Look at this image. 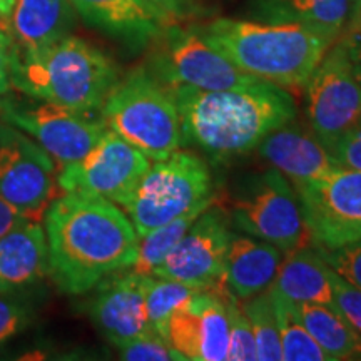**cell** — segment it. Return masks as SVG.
<instances>
[{"instance_id": "7a4b0ae2", "label": "cell", "mask_w": 361, "mask_h": 361, "mask_svg": "<svg viewBox=\"0 0 361 361\" xmlns=\"http://www.w3.org/2000/svg\"><path fill=\"white\" fill-rule=\"evenodd\" d=\"M169 89L178 102L183 142L214 161L246 154L274 129L296 119L290 90L266 80L221 90Z\"/></svg>"}, {"instance_id": "3957f363", "label": "cell", "mask_w": 361, "mask_h": 361, "mask_svg": "<svg viewBox=\"0 0 361 361\" xmlns=\"http://www.w3.org/2000/svg\"><path fill=\"white\" fill-rule=\"evenodd\" d=\"M194 29L238 69L286 90L303 89L333 45L300 24L221 17Z\"/></svg>"}, {"instance_id": "ab89813d", "label": "cell", "mask_w": 361, "mask_h": 361, "mask_svg": "<svg viewBox=\"0 0 361 361\" xmlns=\"http://www.w3.org/2000/svg\"><path fill=\"white\" fill-rule=\"evenodd\" d=\"M0 29L4 30V24H2V19H0Z\"/></svg>"}, {"instance_id": "ffe728a7", "label": "cell", "mask_w": 361, "mask_h": 361, "mask_svg": "<svg viewBox=\"0 0 361 361\" xmlns=\"http://www.w3.org/2000/svg\"><path fill=\"white\" fill-rule=\"evenodd\" d=\"M283 258L284 252L268 241L231 233L224 264L226 286L238 300H250L269 290Z\"/></svg>"}, {"instance_id": "cb8c5ba5", "label": "cell", "mask_w": 361, "mask_h": 361, "mask_svg": "<svg viewBox=\"0 0 361 361\" xmlns=\"http://www.w3.org/2000/svg\"><path fill=\"white\" fill-rule=\"evenodd\" d=\"M305 328L329 361L361 358V335L333 306L296 305Z\"/></svg>"}, {"instance_id": "484cf974", "label": "cell", "mask_w": 361, "mask_h": 361, "mask_svg": "<svg viewBox=\"0 0 361 361\" xmlns=\"http://www.w3.org/2000/svg\"><path fill=\"white\" fill-rule=\"evenodd\" d=\"M197 291L201 290L174 279L144 276V306L149 326L168 340V326L173 314Z\"/></svg>"}, {"instance_id": "1f68e13d", "label": "cell", "mask_w": 361, "mask_h": 361, "mask_svg": "<svg viewBox=\"0 0 361 361\" xmlns=\"http://www.w3.org/2000/svg\"><path fill=\"white\" fill-rule=\"evenodd\" d=\"M329 268L361 290V239L333 250L316 247Z\"/></svg>"}, {"instance_id": "d6a6232c", "label": "cell", "mask_w": 361, "mask_h": 361, "mask_svg": "<svg viewBox=\"0 0 361 361\" xmlns=\"http://www.w3.org/2000/svg\"><path fill=\"white\" fill-rule=\"evenodd\" d=\"M333 308L361 335V290L329 268Z\"/></svg>"}, {"instance_id": "e0dca14e", "label": "cell", "mask_w": 361, "mask_h": 361, "mask_svg": "<svg viewBox=\"0 0 361 361\" xmlns=\"http://www.w3.org/2000/svg\"><path fill=\"white\" fill-rule=\"evenodd\" d=\"M252 20L300 24L333 44L361 29V0H250Z\"/></svg>"}, {"instance_id": "74e56055", "label": "cell", "mask_w": 361, "mask_h": 361, "mask_svg": "<svg viewBox=\"0 0 361 361\" xmlns=\"http://www.w3.org/2000/svg\"><path fill=\"white\" fill-rule=\"evenodd\" d=\"M147 2L154 6L161 13H164L169 20L188 11L191 6V0H147Z\"/></svg>"}, {"instance_id": "7402d4cb", "label": "cell", "mask_w": 361, "mask_h": 361, "mask_svg": "<svg viewBox=\"0 0 361 361\" xmlns=\"http://www.w3.org/2000/svg\"><path fill=\"white\" fill-rule=\"evenodd\" d=\"M72 0H16L8 35L19 52H37L69 35L74 25Z\"/></svg>"}, {"instance_id": "6da1fadb", "label": "cell", "mask_w": 361, "mask_h": 361, "mask_svg": "<svg viewBox=\"0 0 361 361\" xmlns=\"http://www.w3.org/2000/svg\"><path fill=\"white\" fill-rule=\"evenodd\" d=\"M49 274L67 295H84L137 258L139 236L128 214L96 196L66 192L44 213Z\"/></svg>"}, {"instance_id": "9c48e42d", "label": "cell", "mask_w": 361, "mask_h": 361, "mask_svg": "<svg viewBox=\"0 0 361 361\" xmlns=\"http://www.w3.org/2000/svg\"><path fill=\"white\" fill-rule=\"evenodd\" d=\"M303 89L310 129L328 149L361 123V82L343 40L328 49Z\"/></svg>"}, {"instance_id": "603a6c76", "label": "cell", "mask_w": 361, "mask_h": 361, "mask_svg": "<svg viewBox=\"0 0 361 361\" xmlns=\"http://www.w3.org/2000/svg\"><path fill=\"white\" fill-rule=\"evenodd\" d=\"M269 290L296 305L333 306L329 266L324 263L314 246H306L291 255H284Z\"/></svg>"}, {"instance_id": "30bf717a", "label": "cell", "mask_w": 361, "mask_h": 361, "mask_svg": "<svg viewBox=\"0 0 361 361\" xmlns=\"http://www.w3.org/2000/svg\"><path fill=\"white\" fill-rule=\"evenodd\" d=\"M0 116L52 157L57 171L82 159L107 130L101 112H82L54 102L25 106L0 99Z\"/></svg>"}, {"instance_id": "d590c367", "label": "cell", "mask_w": 361, "mask_h": 361, "mask_svg": "<svg viewBox=\"0 0 361 361\" xmlns=\"http://www.w3.org/2000/svg\"><path fill=\"white\" fill-rule=\"evenodd\" d=\"M27 221L30 219H27L19 209H16L12 204H8V202L0 196V238L6 236L7 233L19 228V226L27 223Z\"/></svg>"}, {"instance_id": "d4e9b609", "label": "cell", "mask_w": 361, "mask_h": 361, "mask_svg": "<svg viewBox=\"0 0 361 361\" xmlns=\"http://www.w3.org/2000/svg\"><path fill=\"white\" fill-rule=\"evenodd\" d=\"M271 291V290H269ZM276 311L279 343L284 361H329L314 338L305 328L298 306L286 298L271 291Z\"/></svg>"}, {"instance_id": "4316f807", "label": "cell", "mask_w": 361, "mask_h": 361, "mask_svg": "<svg viewBox=\"0 0 361 361\" xmlns=\"http://www.w3.org/2000/svg\"><path fill=\"white\" fill-rule=\"evenodd\" d=\"M209 206L196 207V209L189 211V213L180 216V218L161 226V228L154 229V231L146 234V236L139 238L137 258H135L129 269L137 274H142V276H151L152 271L178 246V243L188 233V229L197 219V216Z\"/></svg>"}, {"instance_id": "4dcf8cb0", "label": "cell", "mask_w": 361, "mask_h": 361, "mask_svg": "<svg viewBox=\"0 0 361 361\" xmlns=\"http://www.w3.org/2000/svg\"><path fill=\"white\" fill-rule=\"evenodd\" d=\"M32 322V310L17 293H0V346L20 335Z\"/></svg>"}, {"instance_id": "5b68a950", "label": "cell", "mask_w": 361, "mask_h": 361, "mask_svg": "<svg viewBox=\"0 0 361 361\" xmlns=\"http://www.w3.org/2000/svg\"><path fill=\"white\" fill-rule=\"evenodd\" d=\"M101 116L107 128L151 161L164 159L184 144L173 90L144 67L117 80Z\"/></svg>"}, {"instance_id": "f1b7e54d", "label": "cell", "mask_w": 361, "mask_h": 361, "mask_svg": "<svg viewBox=\"0 0 361 361\" xmlns=\"http://www.w3.org/2000/svg\"><path fill=\"white\" fill-rule=\"evenodd\" d=\"M229 326V351L228 360L231 361H255L258 360L256 341L252 335L250 319L243 310L241 300H238L231 291L223 295Z\"/></svg>"}, {"instance_id": "8d00e7d4", "label": "cell", "mask_w": 361, "mask_h": 361, "mask_svg": "<svg viewBox=\"0 0 361 361\" xmlns=\"http://www.w3.org/2000/svg\"><path fill=\"white\" fill-rule=\"evenodd\" d=\"M345 42L346 52H348V57L351 61V66H353V71L356 78L361 82V29L356 30V32L350 34L348 37L341 39Z\"/></svg>"}, {"instance_id": "52a82bcc", "label": "cell", "mask_w": 361, "mask_h": 361, "mask_svg": "<svg viewBox=\"0 0 361 361\" xmlns=\"http://www.w3.org/2000/svg\"><path fill=\"white\" fill-rule=\"evenodd\" d=\"M231 219L239 231L271 243L284 255L311 246L296 189L274 168L243 186L233 201Z\"/></svg>"}, {"instance_id": "44dd1931", "label": "cell", "mask_w": 361, "mask_h": 361, "mask_svg": "<svg viewBox=\"0 0 361 361\" xmlns=\"http://www.w3.org/2000/svg\"><path fill=\"white\" fill-rule=\"evenodd\" d=\"M49 274L45 231L37 221H27L0 238V293H17Z\"/></svg>"}, {"instance_id": "8992f818", "label": "cell", "mask_w": 361, "mask_h": 361, "mask_svg": "<svg viewBox=\"0 0 361 361\" xmlns=\"http://www.w3.org/2000/svg\"><path fill=\"white\" fill-rule=\"evenodd\" d=\"M213 176L204 159L178 149L149 166L123 207L142 238L196 207L213 204Z\"/></svg>"}, {"instance_id": "7c38bea8", "label": "cell", "mask_w": 361, "mask_h": 361, "mask_svg": "<svg viewBox=\"0 0 361 361\" xmlns=\"http://www.w3.org/2000/svg\"><path fill=\"white\" fill-rule=\"evenodd\" d=\"M149 166V157L107 128L82 159L59 171L57 184L64 192L104 197L123 207Z\"/></svg>"}, {"instance_id": "ac0fdd59", "label": "cell", "mask_w": 361, "mask_h": 361, "mask_svg": "<svg viewBox=\"0 0 361 361\" xmlns=\"http://www.w3.org/2000/svg\"><path fill=\"white\" fill-rule=\"evenodd\" d=\"M256 149L295 188L341 168L313 130L295 124V119L269 133Z\"/></svg>"}, {"instance_id": "e575fe53", "label": "cell", "mask_w": 361, "mask_h": 361, "mask_svg": "<svg viewBox=\"0 0 361 361\" xmlns=\"http://www.w3.org/2000/svg\"><path fill=\"white\" fill-rule=\"evenodd\" d=\"M11 35L0 29V99L6 96L8 87H11Z\"/></svg>"}, {"instance_id": "4fadbf2b", "label": "cell", "mask_w": 361, "mask_h": 361, "mask_svg": "<svg viewBox=\"0 0 361 361\" xmlns=\"http://www.w3.org/2000/svg\"><path fill=\"white\" fill-rule=\"evenodd\" d=\"M56 162L30 135L0 124V196L27 219L39 221L54 200Z\"/></svg>"}, {"instance_id": "d6986e66", "label": "cell", "mask_w": 361, "mask_h": 361, "mask_svg": "<svg viewBox=\"0 0 361 361\" xmlns=\"http://www.w3.org/2000/svg\"><path fill=\"white\" fill-rule=\"evenodd\" d=\"M87 24L130 44L154 40L169 19L147 0H72Z\"/></svg>"}, {"instance_id": "5bb4252c", "label": "cell", "mask_w": 361, "mask_h": 361, "mask_svg": "<svg viewBox=\"0 0 361 361\" xmlns=\"http://www.w3.org/2000/svg\"><path fill=\"white\" fill-rule=\"evenodd\" d=\"M229 236L231 231L224 214L211 204L197 216L178 246L152 271L151 276L174 279L223 296L229 291L224 281Z\"/></svg>"}, {"instance_id": "2e32d148", "label": "cell", "mask_w": 361, "mask_h": 361, "mask_svg": "<svg viewBox=\"0 0 361 361\" xmlns=\"http://www.w3.org/2000/svg\"><path fill=\"white\" fill-rule=\"evenodd\" d=\"M89 314L99 331L114 346L144 335L149 329L144 306V276L123 269L111 273L96 286Z\"/></svg>"}, {"instance_id": "f35d334b", "label": "cell", "mask_w": 361, "mask_h": 361, "mask_svg": "<svg viewBox=\"0 0 361 361\" xmlns=\"http://www.w3.org/2000/svg\"><path fill=\"white\" fill-rule=\"evenodd\" d=\"M13 6H16V0H0V19H2L4 30L7 29L8 19H11V13L13 11ZM7 32V30H6Z\"/></svg>"}, {"instance_id": "9a60e30c", "label": "cell", "mask_w": 361, "mask_h": 361, "mask_svg": "<svg viewBox=\"0 0 361 361\" xmlns=\"http://www.w3.org/2000/svg\"><path fill=\"white\" fill-rule=\"evenodd\" d=\"M168 341L184 361L228 360L229 326L223 296L197 291L171 318Z\"/></svg>"}, {"instance_id": "8fae6325", "label": "cell", "mask_w": 361, "mask_h": 361, "mask_svg": "<svg viewBox=\"0 0 361 361\" xmlns=\"http://www.w3.org/2000/svg\"><path fill=\"white\" fill-rule=\"evenodd\" d=\"M295 189L314 247L333 250L361 239V171L338 168Z\"/></svg>"}, {"instance_id": "83f0119b", "label": "cell", "mask_w": 361, "mask_h": 361, "mask_svg": "<svg viewBox=\"0 0 361 361\" xmlns=\"http://www.w3.org/2000/svg\"><path fill=\"white\" fill-rule=\"evenodd\" d=\"M243 310L250 319L252 335L256 341L259 361H279L283 360L281 343H279L278 319L271 291L266 290L259 295L241 301Z\"/></svg>"}, {"instance_id": "836d02e7", "label": "cell", "mask_w": 361, "mask_h": 361, "mask_svg": "<svg viewBox=\"0 0 361 361\" xmlns=\"http://www.w3.org/2000/svg\"><path fill=\"white\" fill-rule=\"evenodd\" d=\"M329 151L341 168L361 171V123L343 134Z\"/></svg>"}, {"instance_id": "277c9868", "label": "cell", "mask_w": 361, "mask_h": 361, "mask_svg": "<svg viewBox=\"0 0 361 361\" xmlns=\"http://www.w3.org/2000/svg\"><path fill=\"white\" fill-rule=\"evenodd\" d=\"M121 79L111 57L87 40L66 35L37 52L12 45L11 87L39 101L82 112H101Z\"/></svg>"}, {"instance_id": "ba28073f", "label": "cell", "mask_w": 361, "mask_h": 361, "mask_svg": "<svg viewBox=\"0 0 361 361\" xmlns=\"http://www.w3.org/2000/svg\"><path fill=\"white\" fill-rule=\"evenodd\" d=\"M151 71L168 87L221 90L258 82L213 47L196 29L166 25L157 35Z\"/></svg>"}, {"instance_id": "f546056e", "label": "cell", "mask_w": 361, "mask_h": 361, "mask_svg": "<svg viewBox=\"0 0 361 361\" xmlns=\"http://www.w3.org/2000/svg\"><path fill=\"white\" fill-rule=\"evenodd\" d=\"M116 348L119 350L121 358L128 361H184L183 356L173 348V345L154 329H149L144 335L123 343Z\"/></svg>"}]
</instances>
